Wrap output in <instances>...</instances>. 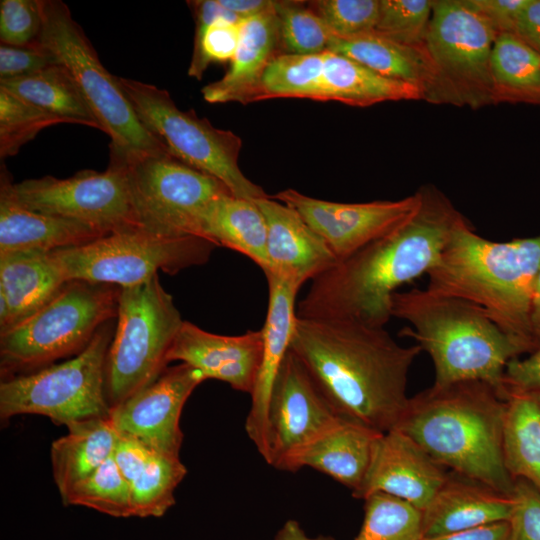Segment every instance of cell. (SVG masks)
Here are the masks:
<instances>
[{
	"label": "cell",
	"instance_id": "cell-1",
	"mask_svg": "<svg viewBox=\"0 0 540 540\" xmlns=\"http://www.w3.org/2000/svg\"><path fill=\"white\" fill-rule=\"evenodd\" d=\"M419 190L421 204L405 223L311 280L298 305V317L385 326L392 317L393 294L435 266L451 231L464 217L438 189Z\"/></svg>",
	"mask_w": 540,
	"mask_h": 540
},
{
	"label": "cell",
	"instance_id": "cell-2",
	"mask_svg": "<svg viewBox=\"0 0 540 540\" xmlns=\"http://www.w3.org/2000/svg\"><path fill=\"white\" fill-rule=\"evenodd\" d=\"M290 350L344 418L379 433L397 427L409 401L410 368L422 351L384 327L297 316Z\"/></svg>",
	"mask_w": 540,
	"mask_h": 540
},
{
	"label": "cell",
	"instance_id": "cell-3",
	"mask_svg": "<svg viewBox=\"0 0 540 540\" xmlns=\"http://www.w3.org/2000/svg\"><path fill=\"white\" fill-rule=\"evenodd\" d=\"M540 269V234L496 242L463 217L426 274L430 292L469 301L485 311L521 354L540 348L532 313Z\"/></svg>",
	"mask_w": 540,
	"mask_h": 540
},
{
	"label": "cell",
	"instance_id": "cell-4",
	"mask_svg": "<svg viewBox=\"0 0 540 540\" xmlns=\"http://www.w3.org/2000/svg\"><path fill=\"white\" fill-rule=\"evenodd\" d=\"M506 399L483 381L431 387L409 398L397 425L451 471L511 496L503 457Z\"/></svg>",
	"mask_w": 540,
	"mask_h": 540
},
{
	"label": "cell",
	"instance_id": "cell-5",
	"mask_svg": "<svg viewBox=\"0 0 540 540\" xmlns=\"http://www.w3.org/2000/svg\"><path fill=\"white\" fill-rule=\"evenodd\" d=\"M391 316L411 325L400 336L413 338L431 357L434 385L483 381L501 395L507 364L522 355L483 309L460 298L426 288L397 291Z\"/></svg>",
	"mask_w": 540,
	"mask_h": 540
},
{
	"label": "cell",
	"instance_id": "cell-6",
	"mask_svg": "<svg viewBox=\"0 0 540 540\" xmlns=\"http://www.w3.org/2000/svg\"><path fill=\"white\" fill-rule=\"evenodd\" d=\"M121 288L71 280L34 314L0 332V368L12 373L41 369L80 353L97 330L117 316Z\"/></svg>",
	"mask_w": 540,
	"mask_h": 540
},
{
	"label": "cell",
	"instance_id": "cell-7",
	"mask_svg": "<svg viewBox=\"0 0 540 540\" xmlns=\"http://www.w3.org/2000/svg\"><path fill=\"white\" fill-rule=\"evenodd\" d=\"M40 42L77 83L100 130L111 139V152L126 160L170 153L139 120L117 76L102 65L91 42L64 2L43 0Z\"/></svg>",
	"mask_w": 540,
	"mask_h": 540
},
{
	"label": "cell",
	"instance_id": "cell-8",
	"mask_svg": "<svg viewBox=\"0 0 540 540\" xmlns=\"http://www.w3.org/2000/svg\"><path fill=\"white\" fill-rule=\"evenodd\" d=\"M116 318L105 369L111 409L158 379L184 322L158 275L121 288Z\"/></svg>",
	"mask_w": 540,
	"mask_h": 540
},
{
	"label": "cell",
	"instance_id": "cell-9",
	"mask_svg": "<svg viewBox=\"0 0 540 540\" xmlns=\"http://www.w3.org/2000/svg\"><path fill=\"white\" fill-rule=\"evenodd\" d=\"M112 320L103 324L73 358L5 378L0 384L1 419L36 414L68 426L85 419L109 416L105 369L115 332Z\"/></svg>",
	"mask_w": 540,
	"mask_h": 540
},
{
	"label": "cell",
	"instance_id": "cell-10",
	"mask_svg": "<svg viewBox=\"0 0 540 540\" xmlns=\"http://www.w3.org/2000/svg\"><path fill=\"white\" fill-rule=\"evenodd\" d=\"M496 36L466 0L433 1L425 38L432 82L423 100L473 109L495 104L490 57Z\"/></svg>",
	"mask_w": 540,
	"mask_h": 540
},
{
	"label": "cell",
	"instance_id": "cell-11",
	"mask_svg": "<svg viewBox=\"0 0 540 540\" xmlns=\"http://www.w3.org/2000/svg\"><path fill=\"white\" fill-rule=\"evenodd\" d=\"M118 83L142 124L171 155L221 181L235 197L268 196L239 167L242 141L229 130L214 127L193 110L183 111L166 90L117 76Z\"/></svg>",
	"mask_w": 540,
	"mask_h": 540
},
{
	"label": "cell",
	"instance_id": "cell-12",
	"mask_svg": "<svg viewBox=\"0 0 540 540\" xmlns=\"http://www.w3.org/2000/svg\"><path fill=\"white\" fill-rule=\"evenodd\" d=\"M216 246L197 236H164L142 227L110 232L87 244L53 254L68 281L130 287L161 270L174 275L206 263Z\"/></svg>",
	"mask_w": 540,
	"mask_h": 540
},
{
	"label": "cell",
	"instance_id": "cell-13",
	"mask_svg": "<svg viewBox=\"0 0 540 540\" xmlns=\"http://www.w3.org/2000/svg\"><path fill=\"white\" fill-rule=\"evenodd\" d=\"M124 160L137 223L160 235L201 237L209 205L232 194L215 177L170 153Z\"/></svg>",
	"mask_w": 540,
	"mask_h": 540
},
{
	"label": "cell",
	"instance_id": "cell-14",
	"mask_svg": "<svg viewBox=\"0 0 540 540\" xmlns=\"http://www.w3.org/2000/svg\"><path fill=\"white\" fill-rule=\"evenodd\" d=\"M0 188L28 210L86 222L108 233L139 227L127 163L113 152L105 171L82 170L66 179L44 176L13 183L2 168Z\"/></svg>",
	"mask_w": 540,
	"mask_h": 540
},
{
	"label": "cell",
	"instance_id": "cell-15",
	"mask_svg": "<svg viewBox=\"0 0 540 540\" xmlns=\"http://www.w3.org/2000/svg\"><path fill=\"white\" fill-rule=\"evenodd\" d=\"M342 418L289 348L269 399L263 459L276 469L289 471L296 456Z\"/></svg>",
	"mask_w": 540,
	"mask_h": 540
},
{
	"label": "cell",
	"instance_id": "cell-16",
	"mask_svg": "<svg viewBox=\"0 0 540 540\" xmlns=\"http://www.w3.org/2000/svg\"><path fill=\"white\" fill-rule=\"evenodd\" d=\"M272 198L295 209L322 238L337 262L391 233L419 208L421 192L394 201L340 203L304 195L294 189Z\"/></svg>",
	"mask_w": 540,
	"mask_h": 540
},
{
	"label": "cell",
	"instance_id": "cell-17",
	"mask_svg": "<svg viewBox=\"0 0 540 540\" xmlns=\"http://www.w3.org/2000/svg\"><path fill=\"white\" fill-rule=\"evenodd\" d=\"M205 380L196 368L181 363L166 368L152 384L111 409L120 433L131 435L156 452L180 457V417L194 389Z\"/></svg>",
	"mask_w": 540,
	"mask_h": 540
},
{
	"label": "cell",
	"instance_id": "cell-18",
	"mask_svg": "<svg viewBox=\"0 0 540 540\" xmlns=\"http://www.w3.org/2000/svg\"><path fill=\"white\" fill-rule=\"evenodd\" d=\"M447 473V468L412 438L394 428L378 436L363 484L353 496L364 500L373 493H384L423 512Z\"/></svg>",
	"mask_w": 540,
	"mask_h": 540
},
{
	"label": "cell",
	"instance_id": "cell-19",
	"mask_svg": "<svg viewBox=\"0 0 540 540\" xmlns=\"http://www.w3.org/2000/svg\"><path fill=\"white\" fill-rule=\"evenodd\" d=\"M262 347L261 330L226 336L184 321L167 361H180L198 369L205 380H220L234 390L251 394L261 363Z\"/></svg>",
	"mask_w": 540,
	"mask_h": 540
},
{
	"label": "cell",
	"instance_id": "cell-20",
	"mask_svg": "<svg viewBox=\"0 0 540 540\" xmlns=\"http://www.w3.org/2000/svg\"><path fill=\"white\" fill-rule=\"evenodd\" d=\"M268 284V306L261 329L262 357L251 405L245 420V431L262 458L266 452V418L276 376L290 348L297 311L295 300L300 289L295 283L277 275L265 274Z\"/></svg>",
	"mask_w": 540,
	"mask_h": 540
},
{
	"label": "cell",
	"instance_id": "cell-21",
	"mask_svg": "<svg viewBox=\"0 0 540 540\" xmlns=\"http://www.w3.org/2000/svg\"><path fill=\"white\" fill-rule=\"evenodd\" d=\"M255 202L267 225L269 267L264 274L277 275L301 288L337 262L322 238L295 209L271 196Z\"/></svg>",
	"mask_w": 540,
	"mask_h": 540
},
{
	"label": "cell",
	"instance_id": "cell-22",
	"mask_svg": "<svg viewBox=\"0 0 540 540\" xmlns=\"http://www.w3.org/2000/svg\"><path fill=\"white\" fill-rule=\"evenodd\" d=\"M421 513L423 538L438 537L509 520L512 499L481 481L450 470Z\"/></svg>",
	"mask_w": 540,
	"mask_h": 540
},
{
	"label": "cell",
	"instance_id": "cell-23",
	"mask_svg": "<svg viewBox=\"0 0 540 540\" xmlns=\"http://www.w3.org/2000/svg\"><path fill=\"white\" fill-rule=\"evenodd\" d=\"M275 5L243 19L239 44L230 68L221 79L202 88L205 101L242 104L258 101L264 71L280 53Z\"/></svg>",
	"mask_w": 540,
	"mask_h": 540
},
{
	"label": "cell",
	"instance_id": "cell-24",
	"mask_svg": "<svg viewBox=\"0 0 540 540\" xmlns=\"http://www.w3.org/2000/svg\"><path fill=\"white\" fill-rule=\"evenodd\" d=\"M106 234L86 222L28 210L0 188V253L55 251L81 246Z\"/></svg>",
	"mask_w": 540,
	"mask_h": 540
},
{
	"label": "cell",
	"instance_id": "cell-25",
	"mask_svg": "<svg viewBox=\"0 0 540 540\" xmlns=\"http://www.w3.org/2000/svg\"><path fill=\"white\" fill-rule=\"evenodd\" d=\"M380 434L343 417L336 426L296 456L289 472L310 467L351 489L354 495L363 484Z\"/></svg>",
	"mask_w": 540,
	"mask_h": 540
},
{
	"label": "cell",
	"instance_id": "cell-26",
	"mask_svg": "<svg viewBox=\"0 0 540 540\" xmlns=\"http://www.w3.org/2000/svg\"><path fill=\"white\" fill-rule=\"evenodd\" d=\"M67 282L53 251L0 253V294L9 306L5 330L42 308Z\"/></svg>",
	"mask_w": 540,
	"mask_h": 540
},
{
	"label": "cell",
	"instance_id": "cell-27",
	"mask_svg": "<svg viewBox=\"0 0 540 540\" xmlns=\"http://www.w3.org/2000/svg\"><path fill=\"white\" fill-rule=\"evenodd\" d=\"M66 427L68 433L51 445L53 478L61 498L112 456L120 435L110 415Z\"/></svg>",
	"mask_w": 540,
	"mask_h": 540
},
{
	"label": "cell",
	"instance_id": "cell-28",
	"mask_svg": "<svg viewBox=\"0 0 540 540\" xmlns=\"http://www.w3.org/2000/svg\"><path fill=\"white\" fill-rule=\"evenodd\" d=\"M327 51L350 58L389 79L411 84L420 89L423 99L432 82L425 45L401 44L372 31L347 38L332 36Z\"/></svg>",
	"mask_w": 540,
	"mask_h": 540
},
{
	"label": "cell",
	"instance_id": "cell-29",
	"mask_svg": "<svg viewBox=\"0 0 540 540\" xmlns=\"http://www.w3.org/2000/svg\"><path fill=\"white\" fill-rule=\"evenodd\" d=\"M201 237L243 254L264 273L268 270L267 225L255 200L232 194L214 200L203 216Z\"/></svg>",
	"mask_w": 540,
	"mask_h": 540
},
{
	"label": "cell",
	"instance_id": "cell-30",
	"mask_svg": "<svg viewBox=\"0 0 540 540\" xmlns=\"http://www.w3.org/2000/svg\"><path fill=\"white\" fill-rule=\"evenodd\" d=\"M323 101L366 107L385 101L422 100L419 88L384 77L343 55L325 52Z\"/></svg>",
	"mask_w": 540,
	"mask_h": 540
},
{
	"label": "cell",
	"instance_id": "cell-31",
	"mask_svg": "<svg viewBox=\"0 0 540 540\" xmlns=\"http://www.w3.org/2000/svg\"><path fill=\"white\" fill-rule=\"evenodd\" d=\"M0 87L57 117L62 123L100 129L80 88L61 64L22 77L0 80Z\"/></svg>",
	"mask_w": 540,
	"mask_h": 540
},
{
	"label": "cell",
	"instance_id": "cell-32",
	"mask_svg": "<svg viewBox=\"0 0 540 540\" xmlns=\"http://www.w3.org/2000/svg\"><path fill=\"white\" fill-rule=\"evenodd\" d=\"M505 399V467L513 479H526L540 490V394L514 392Z\"/></svg>",
	"mask_w": 540,
	"mask_h": 540
},
{
	"label": "cell",
	"instance_id": "cell-33",
	"mask_svg": "<svg viewBox=\"0 0 540 540\" xmlns=\"http://www.w3.org/2000/svg\"><path fill=\"white\" fill-rule=\"evenodd\" d=\"M490 71L495 104H540V53L514 33L496 36Z\"/></svg>",
	"mask_w": 540,
	"mask_h": 540
},
{
	"label": "cell",
	"instance_id": "cell-34",
	"mask_svg": "<svg viewBox=\"0 0 540 540\" xmlns=\"http://www.w3.org/2000/svg\"><path fill=\"white\" fill-rule=\"evenodd\" d=\"M189 4L196 26L188 75L200 80L210 63L231 62L239 44L243 19L225 9L218 0Z\"/></svg>",
	"mask_w": 540,
	"mask_h": 540
},
{
	"label": "cell",
	"instance_id": "cell-35",
	"mask_svg": "<svg viewBox=\"0 0 540 540\" xmlns=\"http://www.w3.org/2000/svg\"><path fill=\"white\" fill-rule=\"evenodd\" d=\"M325 52L277 54L261 79L258 101L273 98H304L323 101Z\"/></svg>",
	"mask_w": 540,
	"mask_h": 540
},
{
	"label": "cell",
	"instance_id": "cell-36",
	"mask_svg": "<svg viewBox=\"0 0 540 540\" xmlns=\"http://www.w3.org/2000/svg\"><path fill=\"white\" fill-rule=\"evenodd\" d=\"M187 469L180 457L155 452L130 483L132 516L161 517L175 504L174 493Z\"/></svg>",
	"mask_w": 540,
	"mask_h": 540
},
{
	"label": "cell",
	"instance_id": "cell-37",
	"mask_svg": "<svg viewBox=\"0 0 540 540\" xmlns=\"http://www.w3.org/2000/svg\"><path fill=\"white\" fill-rule=\"evenodd\" d=\"M364 519L354 540H422V513L397 497L373 493L364 499Z\"/></svg>",
	"mask_w": 540,
	"mask_h": 540
},
{
	"label": "cell",
	"instance_id": "cell-38",
	"mask_svg": "<svg viewBox=\"0 0 540 540\" xmlns=\"http://www.w3.org/2000/svg\"><path fill=\"white\" fill-rule=\"evenodd\" d=\"M64 505L84 506L112 517L132 516L131 484L111 456L63 498Z\"/></svg>",
	"mask_w": 540,
	"mask_h": 540
},
{
	"label": "cell",
	"instance_id": "cell-39",
	"mask_svg": "<svg viewBox=\"0 0 540 540\" xmlns=\"http://www.w3.org/2000/svg\"><path fill=\"white\" fill-rule=\"evenodd\" d=\"M280 53L320 54L332 37L307 1H276Z\"/></svg>",
	"mask_w": 540,
	"mask_h": 540
},
{
	"label": "cell",
	"instance_id": "cell-40",
	"mask_svg": "<svg viewBox=\"0 0 540 540\" xmlns=\"http://www.w3.org/2000/svg\"><path fill=\"white\" fill-rule=\"evenodd\" d=\"M57 117L0 87V157L14 156L42 129L60 124Z\"/></svg>",
	"mask_w": 540,
	"mask_h": 540
},
{
	"label": "cell",
	"instance_id": "cell-41",
	"mask_svg": "<svg viewBox=\"0 0 540 540\" xmlns=\"http://www.w3.org/2000/svg\"><path fill=\"white\" fill-rule=\"evenodd\" d=\"M430 0H379L374 32L409 46H424L432 16Z\"/></svg>",
	"mask_w": 540,
	"mask_h": 540
},
{
	"label": "cell",
	"instance_id": "cell-42",
	"mask_svg": "<svg viewBox=\"0 0 540 540\" xmlns=\"http://www.w3.org/2000/svg\"><path fill=\"white\" fill-rule=\"evenodd\" d=\"M307 4L332 36L340 38L374 31L379 15V0H314Z\"/></svg>",
	"mask_w": 540,
	"mask_h": 540
},
{
	"label": "cell",
	"instance_id": "cell-43",
	"mask_svg": "<svg viewBox=\"0 0 540 540\" xmlns=\"http://www.w3.org/2000/svg\"><path fill=\"white\" fill-rule=\"evenodd\" d=\"M43 28V0H1V44L35 45Z\"/></svg>",
	"mask_w": 540,
	"mask_h": 540
},
{
	"label": "cell",
	"instance_id": "cell-44",
	"mask_svg": "<svg viewBox=\"0 0 540 540\" xmlns=\"http://www.w3.org/2000/svg\"><path fill=\"white\" fill-rule=\"evenodd\" d=\"M511 499L512 540H540V490L530 481L517 478Z\"/></svg>",
	"mask_w": 540,
	"mask_h": 540
},
{
	"label": "cell",
	"instance_id": "cell-45",
	"mask_svg": "<svg viewBox=\"0 0 540 540\" xmlns=\"http://www.w3.org/2000/svg\"><path fill=\"white\" fill-rule=\"evenodd\" d=\"M59 64L41 42L28 46L0 45V80L22 77Z\"/></svg>",
	"mask_w": 540,
	"mask_h": 540
},
{
	"label": "cell",
	"instance_id": "cell-46",
	"mask_svg": "<svg viewBox=\"0 0 540 540\" xmlns=\"http://www.w3.org/2000/svg\"><path fill=\"white\" fill-rule=\"evenodd\" d=\"M514 392L540 394V348L526 358L512 359L505 369L501 395Z\"/></svg>",
	"mask_w": 540,
	"mask_h": 540
},
{
	"label": "cell",
	"instance_id": "cell-47",
	"mask_svg": "<svg viewBox=\"0 0 540 540\" xmlns=\"http://www.w3.org/2000/svg\"><path fill=\"white\" fill-rule=\"evenodd\" d=\"M155 452L139 439L120 433L112 457L121 473L131 483L145 468Z\"/></svg>",
	"mask_w": 540,
	"mask_h": 540
},
{
	"label": "cell",
	"instance_id": "cell-48",
	"mask_svg": "<svg viewBox=\"0 0 540 540\" xmlns=\"http://www.w3.org/2000/svg\"><path fill=\"white\" fill-rule=\"evenodd\" d=\"M482 15L496 34L513 33L515 23L527 0H466Z\"/></svg>",
	"mask_w": 540,
	"mask_h": 540
},
{
	"label": "cell",
	"instance_id": "cell-49",
	"mask_svg": "<svg viewBox=\"0 0 540 540\" xmlns=\"http://www.w3.org/2000/svg\"><path fill=\"white\" fill-rule=\"evenodd\" d=\"M513 33L540 53V0H527Z\"/></svg>",
	"mask_w": 540,
	"mask_h": 540
},
{
	"label": "cell",
	"instance_id": "cell-50",
	"mask_svg": "<svg viewBox=\"0 0 540 540\" xmlns=\"http://www.w3.org/2000/svg\"><path fill=\"white\" fill-rule=\"evenodd\" d=\"M422 540H512V532L509 520H504Z\"/></svg>",
	"mask_w": 540,
	"mask_h": 540
},
{
	"label": "cell",
	"instance_id": "cell-51",
	"mask_svg": "<svg viewBox=\"0 0 540 540\" xmlns=\"http://www.w3.org/2000/svg\"><path fill=\"white\" fill-rule=\"evenodd\" d=\"M228 11L241 19H246L274 7L276 1L271 0H218Z\"/></svg>",
	"mask_w": 540,
	"mask_h": 540
},
{
	"label": "cell",
	"instance_id": "cell-52",
	"mask_svg": "<svg viewBox=\"0 0 540 540\" xmlns=\"http://www.w3.org/2000/svg\"><path fill=\"white\" fill-rule=\"evenodd\" d=\"M272 540H334L330 536H310L308 535L298 521L294 519L287 520L277 531Z\"/></svg>",
	"mask_w": 540,
	"mask_h": 540
},
{
	"label": "cell",
	"instance_id": "cell-53",
	"mask_svg": "<svg viewBox=\"0 0 540 540\" xmlns=\"http://www.w3.org/2000/svg\"><path fill=\"white\" fill-rule=\"evenodd\" d=\"M532 322L535 335L540 343V269L534 286Z\"/></svg>",
	"mask_w": 540,
	"mask_h": 540
}]
</instances>
